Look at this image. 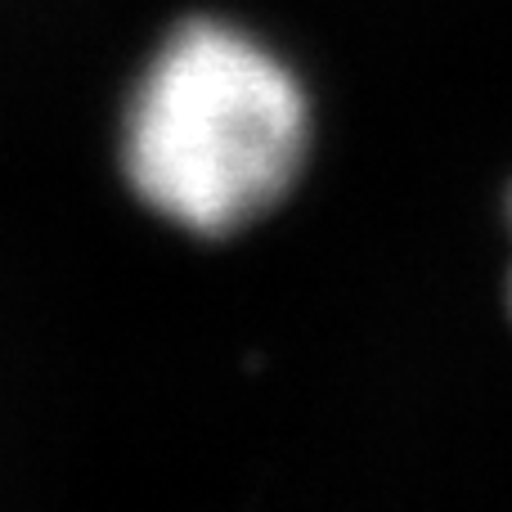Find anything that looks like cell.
I'll list each match as a JSON object with an SVG mask.
<instances>
[{
	"mask_svg": "<svg viewBox=\"0 0 512 512\" xmlns=\"http://www.w3.org/2000/svg\"><path fill=\"white\" fill-rule=\"evenodd\" d=\"M306 140V90L288 63L221 18H189L135 86L122 167L144 207L221 239L288 194Z\"/></svg>",
	"mask_w": 512,
	"mask_h": 512,
	"instance_id": "6da1fadb",
	"label": "cell"
},
{
	"mask_svg": "<svg viewBox=\"0 0 512 512\" xmlns=\"http://www.w3.org/2000/svg\"><path fill=\"white\" fill-rule=\"evenodd\" d=\"M508 212H512V207H508ZM508 301H512V283H508Z\"/></svg>",
	"mask_w": 512,
	"mask_h": 512,
	"instance_id": "7a4b0ae2",
	"label": "cell"
}]
</instances>
